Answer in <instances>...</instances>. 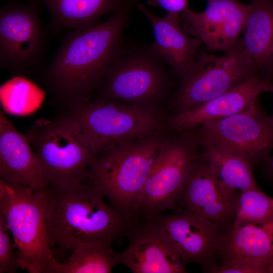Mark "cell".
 Listing matches in <instances>:
<instances>
[{
    "label": "cell",
    "instance_id": "cell-17",
    "mask_svg": "<svg viewBox=\"0 0 273 273\" xmlns=\"http://www.w3.org/2000/svg\"><path fill=\"white\" fill-rule=\"evenodd\" d=\"M272 85V80L254 75L202 105L173 115L168 126L174 132H182L234 115L249 108L262 93L270 92Z\"/></svg>",
    "mask_w": 273,
    "mask_h": 273
},
{
    "label": "cell",
    "instance_id": "cell-11",
    "mask_svg": "<svg viewBox=\"0 0 273 273\" xmlns=\"http://www.w3.org/2000/svg\"><path fill=\"white\" fill-rule=\"evenodd\" d=\"M254 75L238 43L220 56L205 52L197 68L181 78L172 101L174 114L202 105Z\"/></svg>",
    "mask_w": 273,
    "mask_h": 273
},
{
    "label": "cell",
    "instance_id": "cell-22",
    "mask_svg": "<svg viewBox=\"0 0 273 273\" xmlns=\"http://www.w3.org/2000/svg\"><path fill=\"white\" fill-rule=\"evenodd\" d=\"M200 146L210 170L221 184L240 192L258 187L254 166L246 160L213 144L201 142Z\"/></svg>",
    "mask_w": 273,
    "mask_h": 273
},
{
    "label": "cell",
    "instance_id": "cell-26",
    "mask_svg": "<svg viewBox=\"0 0 273 273\" xmlns=\"http://www.w3.org/2000/svg\"><path fill=\"white\" fill-rule=\"evenodd\" d=\"M268 263L255 260L234 259L216 264L212 273H267Z\"/></svg>",
    "mask_w": 273,
    "mask_h": 273
},
{
    "label": "cell",
    "instance_id": "cell-23",
    "mask_svg": "<svg viewBox=\"0 0 273 273\" xmlns=\"http://www.w3.org/2000/svg\"><path fill=\"white\" fill-rule=\"evenodd\" d=\"M112 244L104 241L77 244L64 263L54 258L44 273H109L115 266Z\"/></svg>",
    "mask_w": 273,
    "mask_h": 273
},
{
    "label": "cell",
    "instance_id": "cell-8",
    "mask_svg": "<svg viewBox=\"0 0 273 273\" xmlns=\"http://www.w3.org/2000/svg\"><path fill=\"white\" fill-rule=\"evenodd\" d=\"M38 2L9 3L0 9V66L17 77L43 75L50 30Z\"/></svg>",
    "mask_w": 273,
    "mask_h": 273
},
{
    "label": "cell",
    "instance_id": "cell-27",
    "mask_svg": "<svg viewBox=\"0 0 273 273\" xmlns=\"http://www.w3.org/2000/svg\"><path fill=\"white\" fill-rule=\"evenodd\" d=\"M148 3L152 6L160 7L167 13H181L188 8V0H147Z\"/></svg>",
    "mask_w": 273,
    "mask_h": 273
},
{
    "label": "cell",
    "instance_id": "cell-12",
    "mask_svg": "<svg viewBox=\"0 0 273 273\" xmlns=\"http://www.w3.org/2000/svg\"><path fill=\"white\" fill-rule=\"evenodd\" d=\"M149 219L174 248L185 266L195 263L210 272L217 264L215 259L224 232L218 225L187 209L174 214L158 213Z\"/></svg>",
    "mask_w": 273,
    "mask_h": 273
},
{
    "label": "cell",
    "instance_id": "cell-15",
    "mask_svg": "<svg viewBox=\"0 0 273 273\" xmlns=\"http://www.w3.org/2000/svg\"><path fill=\"white\" fill-rule=\"evenodd\" d=\"M240 193L217 179L201 152L177 205L212 221L226 231L232 226Z\"/></svg>",
    "mask_w": 273,
    "mask_h": 273
},
{
    "label": "cell",
    "instance_id": "cell-28",
    "mask_svg": "<svg viewBox=\"0 0 273 273\" xmlns=\"http://www.w3.org/2000/svg\"><path fill=\"white\" fill-rule=\"evenodd\" d=\"M259 165L264 177L273 185V155H270Z\"/></svg>",
    "mask_w": 273,
    "mask_h": 273
},
{
    "label": "cell",
    "instance_id": "cell-10",
    "mask_svg": "<svg viewBox=\"0 0 273 273\" xmlns=\"http://www.w3.org/2000/svg\"><path fill=\"white\" fill-rule=\"evenodd\" d=\"M201 142L223 148L259 165L273 150V117L262 108L259 99L247 109L196 128Z\"/></svg>",
    "mask_w": 273,
    "mask_h": 273
},
{
    "label": "cell",
    "instance_id": "cell-21",
    "mask_svg": "<svg viewBox=\"0 0 273 273\" xmlns=\"http://www.w3.org/2000/svg\"><path fill=\"white\" fill-rule=\"evenodd\" d=\"M218 255L222 262L245 259L269 263L273 257V238L262 226L231 227L223 234Z\"/></svg>",
    "mask_w": 273,
    "mask_h": 273
},
{
    "label": "cell",
    "instance_id": "cell-18",
    "mask_svg": "<svg viewBox=\"0 0 273 273\" xmlns=\"http://www.w3.org/2000/svg\"><path fill=\"white\" fill-rule=\"evenodd\" d=\"M0 179L12 185L43 189L46 183L36 155L24 133H20L0 110Z\"/></svg>",
    "mask_w": 273,
    "mask_h": 273
},
{
    "label": "cell",
    "instance_id": "cell-25",
    "mask_svg": "<svg viewBox=\"0 0 273 273\" xmlns=\"http://www.w3.org/2000/svg\"><path fill=\"white\" fill-rule=\"evenodd\" d=\"M3 216L0 214V273H14L17 268V255L14 243Z\"/></svg>",
    "mask_w": 273,
    "mask_h": 273
},
{
    "label": "cell",
    "instance_id": "cell-14",
    "mask_svg": "<svg viewBox=\"0 0 273 273\" xmlns=\"http://www.w3.org/2000/svg\"><path fill=\"white\" fill-rule=\"evenodd\" d=\"M126 248L115 253V266L133 273L188 272L177 252L151 219H139L129 227Z\"/></svg>",
    "mask_w": 273,
    "mask_h": 273
},
{
    "label": "cell",
    "instance_id": "cell-7",
    "mask_svg": "<svg viewBox=\"0 0 273 273\" xmlns=\"http://www.w3.org/2000/svg\"><path fill=\"white\" fill-rule=\"evenodd\" d=\"M200 145L196 128L165 136L142 192L138 219L150 218L177 205L201 154Z\"/></svg>",
    "mask_w": 273,
    "mask_h": 273
},
{
    "label": "cell",
    "instance_id": "cell-6",
    "mask_svg": "<svg viewBox=\"0 0 273 273\" xmlns=\"http://www.w3.org/2000/svg\"><path fill=\"white\" fill-rule=\"evenodd\" d=\"M48 201L44 189L7 183L0 179V214L12 235L17 267L44 273L54 258L47 231Z\"/></svg>",
    "mask_w": 273,
    "mask_h": 273
},
{
    "label": "cell",
    "instance_id": "cell-31",
    "mask_svg": "<svg viewBox=\"0 0 273 273\" xmlns=\"http://www.w3.org/2000/svg\"><path fill=\"white\" fill-rule=\"evenodd\" d=\"M270 93H271L273 94V85H272L271 89L270 90ZM272 116L273 117V114H272Z\"/></svg>",
    "mask_w": 273,
    "mask_h": 273
},
{
    "label": "cell",
    "instance_id": "cell-19",
    "mask_svg": "<svg viewBox=\"0 0 273 273\" xmlns=\"http://www.w3.org/2000/svg\"><path fill=\"white\" fill-rule=\"evenodd\" d=\"M242 38L238 44L252 72L262 74L273 63V0H250Z\"/></svg>",
    "mask_w": 273,
    "mask_h": 273
},
{
    "label": "cell",
    "instance_id": "cell-1",
    "mask_svg": "<svg viewBox=\"0 0 273 273\" xmlns=\"http://www.w3.org/2000/svg\"><path fill=\"white\" fill-rule=\"evenodd\" d=\"M128 4L102 22L65 35L43 75L54 101L65 109L93 100L123 51Z\"/></svg>",
    "mask_w": 273,
    "mask_h": 273
},
{
    "label": "cell",
    "instance_id": "cell-2",
    "mask_svg": "<svg viewBox=\"0 0 273 273\" xmlns=\"http://www.w3.org/2000/svg\"><path fill=\"white\" fill-rule=\"evenodd\" d=\"M46 222L50 247L62 253L82 242L112 244L125 236L130 223L104 200L102 192L88 181L49 185Z\"/></svg>",
    "mask_w": 273,
    "mask_h": 273
},
{
    "label": "cell",
    "instance_id": "cell-5",
    "mask_svg": "<svg viewBox=\"0 0 273 273\" xmlns=\"http://www.w3.org/2000/svg\"><path fill=\"white\" fill-rule=\"evenodd\" d=\"M65 111L63 114L78 124L95 157L163 129V117L157 108L91 101L72 105Z\"/></svg>",
    "mask_w": 273,
    "mask_h": 273
},
{
    "label": "cell",
    "instance_id": "cell-24",
    "mask_svg": "<svg viewBox=\"0 0 273 273\" xmlns=\"http://www.w3.org/2000/svg\"><path fill=\"white\" fill-rule=\"evenodd\" d=\"M273 221V198L259 188L240 192L232 227L253 224L266 225Z\"/></svg>",
    "mask_w": 273,
    "mask_h": 273
},
{
    "label": "cell",
    "instance_id": "cell-9",
    "mask_svg": "<svg viewBox=\"0 0 273 273\" xmlns=\"http://www.w3.org/2000/svg\"><path fill=\"white\" fill-rule=\"evenodd\" d=\"M164 64L150 50L123 51L92 101L157 108L169 85Z\"/></svg>",
    "mask_w": 273,
    "mask_h": 273
},
{
    "label": "cell",
    "instance_id": "cell-13",
    "mask_svg": "<svg viewBox=\"0 0 273 273\" xmlns=\"http://www.w3.org/2000/svg\"><path fill=\"white\" fill-rule=\"evenodd\" d=\"M249 12V5L237 0H215L200 13L188 8L179 19L185 31L198 38L207 51L226 52L238 42Z\"/></svg>",
    "mask_w": 273,
    "mask_h": 273
},
{
    "label": "cell",
    "instance_id": "cell-29",
    "mask_svg": "<svg viewBox=\"0 0 273 273\" xmlns=\"http://www.w3.org/2000/svg\"><path fill=\"white\" fill-rule=\"evenodd\" d=\"M262 77L266 79L272 80L273 79V63L271 66L261 74Z\"/></svg>",
    "mask_w": 273,
    "mask_h": 273
},
{
    "label": "cell",
    "instance_id": "cell-3",
    "mask_svg": "<svg viewBox=\"0 0 273 273\" xmlns=\"http://www.w3.org/2000/svg\"><path fill=\"white\" fill-rule=\"evenodd\" d=\"M162 129L112 147L95 157L87 181L131 224L138 220L139 203L165 137Z\"/></svg>",
    "mask_w": 273,
    "mask_h": 273
},
{
    "label": "cell",
    "instance_id": "cell-16",
    "mask_svg": "<svg viewBox=\"0 0 273 273\" xmlns=\"http://www.w3.org/2000/svg\"><path fill=\"white\" fill-rule=\"evenodd\" d=\"M138 10L149 20L154 36L150 51L180 79L194 70L205 52L202 41L183 29L177 13L160 17L141 3Z\"/></svg>",
    "mask_w": 273,
    "mask_h": 273
},
{
    "label": "cell",
    "instance_id": "cell-20",
    "mask_svg": "<svg viewBox=\"0 0 273 273\" xmlns=\"http://www.w3.org/2000/svg\"><path fill=\"white\" fill-rule=\"evenodd\" d=\"M48 8L56 30L77 29L93 25L103 16L126 5L124 0H34Z\"/></svg>",
    "mask_w": 273,
    "mask_h": 273
},
{
    "label": "cell",
    "instance_id": "cell-30",
    "mask_svg": "<svg viewBox=\"0 0 273 273\" xmlns=\"http://www.w3.org/2000/svg\"><path fill=\"white\" fill-rule=\"evenodd\" d=\"M267 273H273V257L270 260L268 267H267Z\"/></svg>",
    "mask_w": 273,
    "mask_h": 273
},
{
    "label": "cell",
    "instance_id": "cell-4",
    "mask_svg": "<svg viewBox=\"0 0 273 273\" xmlns=\"http://www.w3.org/2000/svg\"><path fill=\"white\" fill-rule=\"evenodd\" d=\"M24 134L36 155L46 186L87 180L95 156L73 118L63 113L40 119Z\"/></svg>",
    "mask_w": 273,
    "mask_h": 273
},
{
    "label": "cell",
    "instance_id": "cell-32",
    "mask_svg": "<svg viewBox=\"0 0 273 273\" xmlns=\"http://www.w3.org/2000/svg\"><path fill=\"white\" fill-rule=\"evenodd\" d=\"M208 1H209L210 2V1H215V0H208Z\"/></svg>",
    "mask_w": 273,
    "mask_h": 273
}]
</instances>
